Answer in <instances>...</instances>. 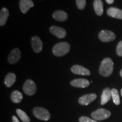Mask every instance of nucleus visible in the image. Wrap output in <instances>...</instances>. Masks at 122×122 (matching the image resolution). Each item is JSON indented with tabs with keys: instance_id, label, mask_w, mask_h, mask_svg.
<instances>
[{
	"instance_id": "nucleus-18",
	"label": "nucleus",
	"mask_w": 122,
	"mask_h": 122,
	"mask_svg": "<svg viewBox=\"0 0 122 122\" xmlns=\"http://www.w3.org/2000/svg\"><path fill=\"white\" fill-rule=\"evenodd\" d=\"M9 16V11L8 9L3 7L0 12V25L4 26L6 23V21Z\"/></svg>"
},
{
	"instance_id": "nucleus-27",
	"label": "nucleus",
	"mask_w": 122,
	"mask_h": 122,
	"mask_svg": "<svg viewBox=\"0 0 122 122\" xmlns=\"http://www.w3.org/2000/svg\"><path fill=\"white\" fill-rule=\"evenodd\" d=\"M115 0H106V2L108 4H113Z\"/></svg>"
},
{
	"instance_id": "nucleus-8",
	"label": "nucleus",
	"mask_w": 122,
	"mask_h": 122,
	"mask_svg": "<svg viewBox=\"0 0 122 122\" xmlns=\"http://www.w3.org/2000/svg\"><path fill=\"white\" fill-rule=\"evenodd\" d=\"M97 98V95L95 93H91L85 94L79 99V103L81 105H88Z\"/></svg>"
},
{
	"instance_id": "nucleus-22",
	"label": "nucleus",
	"mask_w": 122,
	"mask_h": 122,
	"mask_svg": "<svg viewBox=\"0 0 122 122\" xmlns=\"http://www.w3.org/2000/svg\"><path fill=\"white\" fill-rule=\"evenodd\" d=\"M111 97L112 98L113 102L115 105H119L120 104V101L119 98V94L118 91L117 89H111Z\"/></svg>"
},
{
	"instance_id": "nucleus-29",
	"label": "nucleus",
	"mask_w": 122,
	"mask_h": 122,
	"mask_svg": "<svg viewBox=\"0 0 122 122\" xmlns=\"http://www.w3.org/2000/svg\"><path fill=\"white\" fill-rule=\"evenodd\" d=\"M121 95H122V89H121Z\"/></svg>"
},
{
	"instance_id": "nucleus-20",
	"label": "nucleus",
	"mask_w": 122,
	"mask_h": 122,
	"mask_svg": "<svg viewBox=\"0 0 122 122\" xmlns=\"http://www.w3.org/2000/svg\"><path fill=\"white\" fill-rule=\"evenodd\" d=\"M23 94L18 91H14L11 94V99L12 101L15 103H18L22 101L23 99Z\"/></svg>"
},
{
	"instance_id": "nucleus-23",
	"label": "nucleus",
	"mask_w": 122,
	"mask_h": 122,
	"mask_svg": "<svg viewBox=\"0 0 122 122\" xmlns=\"http://www.w3.org/2000/svg\"><path fill=\"white\" fill-rule=\"evenodd\" d=\"M76 5L79 10H83L86 6V0H76Z\"/></svg>"
},
{
	"instance_id": "nucleus-13",
	"label": "nucleus",
	"mask_w": 122,
	"mask_h": 122,
	"mask_svg": "<svg viewBox=\"0 0 122 122\" xmlns=\"http://www.w3.org/2000/svg\"><path fill=\"white\" fill-rule=\"evenodd\" d=\"M71 85L76 88H86L90 84L89 81L85 79H76L71 81Z\"/></svg>"
},
{
	"instance_id": "nucleus-2",
	"label": "nucleus",
	"mask_w": 122,
	"mask_h": 122,
	"mask_svg": "<svg viewBox=\"0 0 122 122\" xmlns=\"http://www.w3.org/2000/svg\"><path fill=\"white\" fill-rule=\"evenodd\" d=\"M70 50V44L66 42H61L56 44L53 48L52 52L57 57H62L69 52Z\"/></svg>"
},
{
	"instance_id": "nucleus-4",
	"label": "nucleus",
	"mask_w": 122,
	"mask_h": 122,
	"mask_svg": "<svg viewBox=\"0 0 122 122\" xmlns=\"http://www.w3.org/2000/svg\"><path fill=\"white\" fill-rule=\"evenodd\" d=\"M111 115V112L105 109H99L92 112L91 117L96 121L103 120L109 118Z\"/></svg>"
},
{
	"instance_id": "nucleus-9",
	"label": "nucleus",
	"mask_w": 122,
	"mask_h": 122,
	"mask_svg": "<svg viewBox=\"0 0 122 122\" xmlns=\"http://www.w3.org/2000/svg\"><path fill=\"white\" fill-rule=\"evenodd\" d=\"M31 45L32 49L35 53H40L42 50L43 43L42 41L37 36H34L31 39Z\"/></svg>"
},
{
	"instance_id": "nucleus-25",
	"label": "nucleus",
	"mask_w": 122,
	"mask_h": 122,
	"mask_svg": "<svg viewBox=\"0 0 122 122\" xmlns=\"http://www.w3.org/2000/svg\"><path fill=\"white\" fill-rule=\"evenodd\" d=\"M117 54L119 57H122V40L117 45Z\"/></svg>"
},
{
	"instance_id": "nucleus-16",
	"label": "nucleus",
	"mask_w": 122,
	"mask_h": 122,
	"mask_svg": "<svg viewBox=\"0 0 122 122\" xmlns=\"http://www.w3.org/2000/svg\"><path fill=\"white\" fill-rule=\"evenodd\" d=\"M111 97V90L109 88H106L103 89L101 95V104L103 105L109 101Z\"/></svg>"
},
{
	"instance_id": "nucleus-14",
	"label": "nucleus",
	"mask_w": 122,
	"mask_h": 122,
	"mask_svg": "<svg viewBox=\"0 0 122 122\" xmlns=\"http://www.w3.org/2000/svg\"><path fill=\"white\" fill-rule=\"evenodd\" d=\"M107 14L109 16L117 18L119 19H122V10L117 7H111L108 9Z\"/></svg>"
},
{
	"instance_id": "nucleus-15",
	"label": "nucleus",
	"mask_w": 122,
	"mask_h": 122,
	"mask_svg": "<svg viewBox=\"0 0 122 122\" xmlns=\"http://www.w3.org/2000/svg\"><path fill=\"white\" fill-rule=\"evenodd\" d=\"M53 17L56 20L63 22L67 19L68 15L66 12L62 10H57L53 13Z\"/></svg>"
},
{
	"instance_id": "nucleus-28",
	"label": "nucleus",
	"mask_w": 122,
	"mask_h": 122,
	"mask_svg": "<svg viewBox=\"0 0 122 122\" xmlns=\"http://www.w3.org/2000/svg\"><path fill=\"white\" fill-rule=\"evenodd\" d=\"M120 76H121L122 77V69L121 70V71H120Z\"/></svg>"
},
{
	"instance_id": "nucleus-11",
	"label": "nucleus",
	"mask_w": 122,
	"mask_h": 122,
	"mask_svg": "<svg viewBox=\"0 0 122 122\" xmlns=\"http://www.w3.org/2000/svg\"><path fill=\"white\" fill-rule=\"evenodd\" d=\"M71 71L75 74L80 75L89 76L91 75V71L87 68L80 65H74L71 68Z\"/></svg>"
},
{
	"instance_id": "nucleus-1",
	"label": "nucleus",
	"mask_w": 122,
	"mask_h": 122,
	"mask_svg": "<svg viewBox=\"0 0 122 122\" xmlns=\"http://www.w3.org/2000/svg\"><path fill=\"white\" fill-rule=\"evenodd\" d=\"M114 70V62L110 58H106L101 62L99 72L104 77H109L112 73Z\"/></svg>"
},
{
	"instance_id": "nucleus-6",
	"label": "nucleus",
	"mask_w": 122,
	"mask_h": 122,
	"mask_svg": "<svg viewBox=\"0 0 122 122\" xmlns=\"http://www.w3.org/2000/svg\"><path fill=\"white\" fill-rule=\"evenodd\" d=\"M98 38L102 42H110L114 40L116 38L115 33L109 30H102L98 35Z\"/></svg>"
},
{
	"instance_id": "nucleus-10",
	"label": "nucleus",
	"mask_w": 122,
	"mask_h": 122,
	"mask_svg": "<svg viewBox=\"0 0 122 122\" xmlns=\"http://www.w3.org/2000/svg\"><path fill=\"white\" fill-rule=\"evenodd\" d=\"M50 32L59 39H63L66 36V31L62 27L53 25L50 28Z\"/></svg>"
},
{
	"instance_id": "nucleus-19",
	"label": "nucleus",
	"mask_w": 122,
	"mask_h": 122,
	"mask_svg": "<svg viewBox=\"0 0 122 122\" xmlns=\"http://www.w3.org/2000/svg\"><path fill=\"white\" fill-rule=\"evenodd\" d=\"M16 81V75L14 73H9L5 79V84L7 87H10Z\"/></svg>"
},
{
	"instance_id": "nucleus-5",
	"label": "nucleus",
	"mask_w": 122,
	"mask_h": 122,
	"mask_svg": "<svg viewBox=\"0 0 122 122\" xmlns=\"http://www.w3.org/2000/svg\"><path fill=\"white\" fill-rule=\"evenodd\" d=\"M24 92L28 96H32L36 93L37 87L36 84L33 80L28 79L24 84L23 87Z\"/></svg>"
},
{
	"instance_id": "nucleus-17",
	"label": "nucleus",
	"mask_w": 122,
	"mask_h": 122,
	"mask_svg": "<svg viewBox=\"0 0 122 122\" xmlns=\"http://www.w3.org/2000/svg\"><path fill=\"white\" fill-rule=\"evenodd\" d=\"M103 2L101 0H94L93 7L96 14L98 16H101L103 13Z\"/></svg>"
},
{
	"instance_id": "nucleus-7",
	"label": "nucleus",
	"mask_w": 122,
	"mask_h": 122,
	"mask_svg": "<svg viewBox=\"0 0 122 122\" xmlns=\"http://www.w3.org/2000/svg\"><path fill=\"white\" fill-rule=\"evenodd\" d=\"M21 58V52L18 48H15L12 50L8 57V62L10 64L17 63Z\"/></svg>"
},
{
	"instance_id": "nucleus-26",
	"label": "nucleus",
	"mask_w": 122,
	"mask_h": 122,
	"mask_svg": "<svg viewBox=\"0 0 122 122\" xmlns=\"http://www.w3.org/2000/svg\"><path fill=\"white\" fill-rule=\"evenodd\" d=\"M12 120H13V122H20L18 119L15 116H13V118H12Z\"/></svg>"
},
{
	"instance_id": "nucleus-12",
	"label": "nucleus",
	"mask_w": 122,
	"mask_h": 122,
	"mask_svg": "<svg viewBox=\"0 0 122 122\" xmlns=\"http://www.w3.org/2000/svg\"><path fill=\"white\" fill-rule=\"evenodd\" d=\"M34 6V3L32 0H20L19 7L21 11L23 14H26L30 9Z\"/></svg>"
},
{
	"instance_id": "nucleus-21",
	"label": "nucleus",
	"mask_w": 122,
	"mask_h": 122,
	"mask_svg": "<svg viewBox=\"0 0 122 122\" xmlns=\"http://www.w3.org/2000/svg\"><path fill=\"white\" fill-rule=\"evenodd\" d=\"M16 113H17L18 117L20 119L22 120L23 122H30V117L26 114V112H24V111L20 109H17L16 110Z\"/></svg>"
},
{
	"instance_id": "nucleus-3",
	"label": "nucleus",
	"mask_w": 122,
	"mask_h": 122,
	"mask_svg": "<svg viewBox=\"0 0 122 122\" xmlns=\"http://www.w3.org/2000/svg\"><path fill=\"white\" fill-rule=\"evenodd\" d=\"M33 115L40 120L47 121L50 118V114L48 110L41 107H36L33 109Z\"/></svg>"
},
{
	"instance_id": "nucleus-24",
	"label": "nucleus",
	"mask_w": 122,
	"mask_h": 122,
	"mask_svg": "<svg viewBox=\"0 0 122 122\" xmlns=\"http://www.w3.org/2000/svg\"><path fill=\"white\" fill-rule=\"evenodd\" d=\"M79 122H98L95 120L88 118L87 117H85V116L81 117L80 118H79Z\"/></svg>"
}]
</instances>
